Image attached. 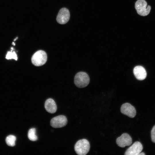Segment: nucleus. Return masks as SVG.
Instances as JSON below:
<instances>
[{
  "label": "nucleus",
  "instance_id": "9b49d317",
  "mask_svg": "<svg viewBox=\"0 0 155 155\" xmlns=\"http://www.w3.org/2000/svg\"><path fill=\"white\" fill-rule=\"evenodd\" d=\"M44 107L46 111L51 113H54L57 110V106L55 101L52 98H49L45 102Z\"/></svg>",
  "mask_w": 155,
  "mask_h": 155
},
{
  "label": "nucleus",
  "instance_id": "2eb2a0df",
  "mask_svg": "<svg viewBox=\"0 0 155 155\" xmlns=\"http://www.w3.org/2000/svg\"><path fill=\"white\" fill-rule=\"evenodd\" d=\"M151 137L152 142L155 143V125L153 127L152 129Z\"/></svg>",
  "mask_w": 155,
  "mask_h": 155
},
{
  "label": "nucleus",
  "instance_id": "f03ea898",
  "mask_svg": "<svg viewBox=\"0 0 155 155\" xmlns=\"http://www.w3.org/2000/svg\"><path fill=\"white\" fill-rule=\"evenodd\" d=\"M90 78L88 74L84 72H80L75 75L74 82L76 86L79 88L86 87L90 82Z\"/></svg>",
  "mask_w": 155,
  "mask_h": 155
},
{
  "label": "nucleus",
  "instance_id": "423d86ee",
  "mask_svg": "<svg viewBox=\"0 0 155 155\" xmlns=\"http://www.w3.org/2000/svg\"><path fill=\"white\" fill-rule=\"evenodd\" d=\"M70 15L69 10L65 8H61L59 10L57 15V22L60 24H65L69 20Z\"/></svg>",
  "mask_w": 155,
  "mask_h": 155
},
{
  "label": "nucleus",
  "instance_id": "dca6fc26",
  "mask_svg": "<svg viewBox=\"0 0 155 155\" xmlns=\"http://www.w3.org/2000/svg\"><path fill=\"white\" fill-rule=\"evenodd\" d=\"M145 155V154L144 153V152H142V153H140L138 154V155Z\"/></svg>",
  "mask_w": 155,
  "mask_h": 155
},
{
  "label": "nucleus",
  "instance_id": "f257e3e1",
  "mask_svg": "<svg viewBox=\"0 0 155 155\" xmlns=\"http://www.w3.org/2000/svg\"><path fill=\"white\" fill-rule=\"evenodd\" d=\"M90 149V143L86 139L78 140L74 146L75 150L76 153L79 155H86L89 152Z\"/></svg>",
  "mask_w": 155,
  "mask_h": 155
},
{
  "label": "nucleus",
  "instance_id": "7ed1b4c3",
  "mask_svg": "<svg viewBox=\"0 0 155 155\" xmlns=\"http://www.w3.org/2000/svg\"><path fill=\"white\" fill-rule=\"evenodd\" d=\"M47 60V55L44 51L40 50L36 52L32 56L31 61L34 65L40 66L44 65Z\"/></svg>",
  "mask_w": 155,
  "mask_h": 155
},
{
  "label": "nucleus",
  "instance_id": "0eeeda50",
  "mask_svg": "<svg viewBox=\"0 0 155 155\" xmlns=\"http://www.w3.org/2000/svg\"><path fill=\"white\" fill-rule=\"evenodd\" d=\"M121 111L123 114L131 118L134 117L136 114L135 107L128 103H125L122 105Z\"/></svg>",
  "mask_w": 155,
  "mask_h": 155
},
{
  "label": "nucleus",
  "instance_id": "6e6552de",
  "mask_svg": "<svg viewBox=\"0 0 155 155\" xmlns=\"http://www.w3.org/2000/svg\"><path fill=\"white\" fill-rule=\"evenodd\" d=\"M116 143L119 147L124 148L126 146L130 145L132 143V139L128 133H123L116 140Z\"/></svg>",
  "mask_w": 155,
  "mask_h": 155
},
{
  "label": "nucleus",
  "instance_id": "f3484780",
  "mask_svg": "<svg viewBox=\"0 0 155 155\" xmlns=\"http://www.w3.org/2000/svg\"><path fill=\"white\" fill-rule=\"evenodd\" d=\"M18 37H16L14 40V41H15L17 39H18Z\"/></svg>",
  "mask_w": 155,
  "mask_h": 155
},
{
  "label": "nucleus",
  "instance_id": "9d476101",
  "mask_svg": "<svg viewBox=\"0 0 155 155\" xmlns=\"http://www.w3.org/2000/svg\"><path fill=\"white\" fill-rule=\"evenodd\" d=\"M133 72L135 77L138 80H143L146 77V72L144 68L142 66L135 67L133 69Z\"/></svg>",
  "mask_w": 155,
  "mask_h": 155
},
{
  "label": "nucleus",
  "instance_id": "4468645a",
  "mask_svg": "<svg viewBox=\"0 0 155 155\" xmlns=\"http://www.w3.org/2000/svg\"><path fill=\"white\" fill-rule=\"evenodd\" d=\"M13 48H11V51L7 53L5 57L6 59L9 60L13 59L16 60H17V54L15 51H13Z\"/></svg>",
  "mask_w": 155,
  "mask_h": 155
},
{
  "label": "nucleus",
  "instance_id": "39448f33",
  "mask_svg": "<svg viewBox=\"0 0 155 155\" xmlns=\"http://www.w3.org/2000/svg\"><path fill=\"white\" fill-rule=\"evenodd\" d=\"M67 117L64 115H60L53 118L50 121L51 126L54 128H59L65 126L67 124Z\"/></svg>",
  "mask_w": 155,
  "mask_h": 155
},
{
  "label": "nucleus",
  "instance_id": "a211bd4d",
  "mask_svg": "<svg viewBox=\"0 0 155 155\" xmlns=\"http://www.w3.org/2000/svg\"><path fill=\"white\" fill-rule=\"evenodd\" d=\"M12 44H13L14 46L15 45V44L14 42H13Z\"/></svg>",
  "mask_w": 155,
  "mask_h": 155
},
{
  "label": "nucleus",
  "instance_id": "1a4fd4ad",
  "mask_svg": "<svg viewBox=\"0 0 155 155\" xmlns=\"http://www.w3.org/2000/svg\"><path fill=\"white\" fill-rule=\"evenodd\" d=\"M143 149L142 144L139 142H135L126 151L125 155H138Z\"/></svg>",
  "mask_w": 155,
  "mask_h": 155
},
{
  "label": "nucleus",
  "instance_id": "20e7f679",
  "mask_svg": "<svg viewBox=\"0 0 155 155\" xmlns=\"http://www.w3.org/2000/svg\"><path fill=\"white\" fill-rule=\"evenodd\" d=\"M135 8L137 13L139 15L145 16L150 13L151 7L147 5V2L145 0H138L135 4Z\"/></svg>",
  "mask_w": 155,
  "mask_h": 155
},
{
  "label": "nucleus",
  "instance_id": "ddd939ff",
  "mask_svg": "<svg viewBox=\"0 0 155 155\" xmlns=\"http://www.w3.org/2000/svg\"><path fill=\"white\" fill-rule=\"evenodd\" d=\"M16 140V137L12 135L7 136L5 140L7 144L10 146H13L15 145V141Z\"/></svg>",
  "mask_w": 155,
  "mask_h": 155
},
{
  "label": "nucleus",
  "instance_id": "f8f14e48",
  "mask_svg": "<svg viewBox=\"0 0 155 155\" xmlns=\"http://www.w3.org/2000/svg\"><path fill=\"white\" fill-rule=\"evenodd\" d=\"M36 129L33 128L30 129L28 131V137L29 139L32 141H34L37 140L38 137L36 135Z\"/></svg>",
  "mask_w": 155,
  "mask_h": 155
}]
</instances>
